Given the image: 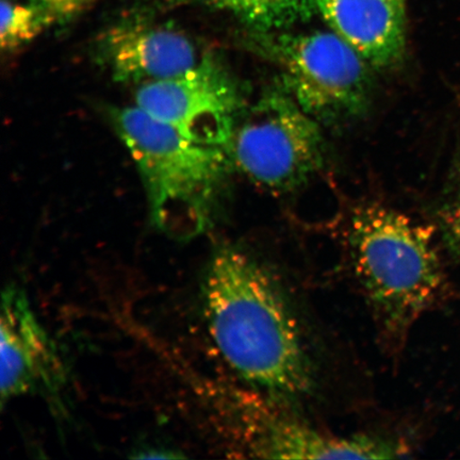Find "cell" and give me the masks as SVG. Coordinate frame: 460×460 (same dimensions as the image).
<instances>
[{
    "instance_id": "7c38bea8",
    "label": "cell",
    "mask_w": 460,
    "mask_h": 460,
    "mask_svg": "<svg viewBox=\"0 0 460 460\" xmlns=\"http://www.w3.org/2000/svg\"><path fill=\"white\" fill-rule=\"evenodd\" d=\"M54 24L53 16L39 0L28 3L2 0L0 43L3 51L14 53Z\"/></svg>"
},
{
    "instance_id": "3957f363",
    "label": "cell",
    "mask_w": 460,
    "mask_h": 460,
    "mask_svg": "<svg viewBox=\"0 0 460 460\" xmlns=\"http://www.w3.org/2000/svg\"><path fill=\"white\" fill-rule=\"evenodd\" d=\"M350 266L379 331L400 345L444 288L433 230L389 207H358L349 218Z\"/></svg>"
},
{
    "instance_id": "8992f818",
    "label": "cell",
    "mask_w": 460,
    "mask_h": 460,
    "mask_svg": "<svg viewBox=\"0 0 460 460\" xmlns=\"http://www.w3.org/2000/svg\"><path fill=\"white\" fill-rule=\"evenodd\" d=\"M234 166L256 186L284 193L306 182L324 163L318 120L280 88L261 97L235 129Z\"/></svg>"
},
{
    "instance_id": "4fadbf2b",
    "label": "cell",
    "mask_w": 460,
    "mask_h": 460,
    "mask_svg": "<svg viewBox=\"0 0 460 460\" xmlns=\"http://www.w3.org/2000/svg\"><path fill=\"white\" fill-rule=\"evenodd\" d=\"M439 226L447 251L460 262V199L442 211Z\"/></svg>"
},
{
    "instance_id": "5b68a950",
    "label": "cell",
    "mask_w": 460,
    "mask_h": 460,
    "mask_svg": "<svg viewBox=\"0 0 460 460\" xmlns=\"http://www.w3.org/2000/svg\"><path fill=\"white\" fill-rule=\"evenodd\" d=\"M261 43L263 55L279 71L281 88L318 122L366 111L369 65L335 32L284 34Z\"/></svg>"
},
{
    "instance_id": "8fae6325",
    "label": "cell",
    "mask_w": 460,
    "mask_h": 460,
    "mask_svg": "<svg viewBox=\"0 0 460 460\" xmlns=\"http://www.w3.org/2000/svg\"><path fill=\"white\" fill-rule=\"evenodd\" d=\"M171 5L205 4L226 11L259 31H272L308 19L314 0H168Z\"/></svg>"
},
{
    "instance_id": "52a82bcc",
    "label": "cell",
    "mask_w": 460,
    "mask_h": 460,
    "mask_svg": "<svg viewBox=\"0 0 460 460\" xmlns=\"http://www.w3.org/2000/svg\"><path fill=\"white\" fill-rule=\"evenodd\" d=\"M136 106L190 140L229 148L244 105L237 79L208 53L177 76L139 85Z\"/></svg>"
},
{
    "instance_id": "9c48e42d",
    "label": "cell",
    "mask_w": 460,
    "mask_h": 460,
    "mask_svg": "<svg viewBox=\"0 0 460 460\" xmlns=\"http://www.w3.org/2000/svg\"><path fill=\"white\" fill-rule=\"evenodd\" d=\"M201 55L185 33L137 17L108 28L94 49L97 65L115 82L137 85L177 76Z\"/></svg>"
},
{
    "instance_id": "ba28073f",
    "label": "cell",
    "mask_w": 460,
    "mask_h": 460,
    "mask_svg": "<svg viewBox=\"0 0 460 460\" xmlns=\"http://www.w3.org/2000/svg\"><path fill=\"white\" fill-rule=\"evenodd\" d=\"M0 336L3 407L22 396H39L48 402L54 415L65 416L70 372L25 290L14 284L3 291Z\"/></svg>"
},
{
    "instance_id": "6da1fadb",
    "label": "cell",
    "mask_w": 460,
    "mask_h": 460,
    "mask_svg": "<svg viewBox=\"0 0 460 460\" xmlns=\"http://www.w3.org/2000/svg\"><path fill=\"white\" fill-rule=\"evenodd\" d=\"M200 296L212 341L247 386L288 405L314 393V366L296 315L257 258L237 245H218Z\"/></svg>"
},
{
    "instance_id": "30bf717a",
    "label": "cell",
    "mask_w": 460,
    "mask_h": 460,
    "mask_svg": "<svg viewBox=\"0 0 460 460\" xmlns=\"http://www.w3.org/2000/svg\"><path fill=\"white\" fill-rule=\"evenodd\" d=\"M332 31L364 58L367 65H398L406 48L405 0H314Z\"/></svg>"
},
{
    "instance_id": "7a4b0ae2",
    "label": "cell",
    "mask_w": 460,
    "mask_h": 460,
    "mask_svg": "<svg viewBox=\"0 0 460 460\" xmlns=\"http://www.w3.org/2000/svg\"><path fill=\"white\" fill-rule=\"evenodd\" d=\"M111 119L139 172L154 226L180 243L208 232L234 168L229 148L190 140L136 105L113 109Z\"/></svg>"
},
{
    "instance_id": "5bb4252c",
    "label": "cell",
    "mask_w": 460,
    "mask_h": 460,
    "mask_svg": "<svg viewBox=\"0 0 460 460\" xmlns=\"http://www.w3.org/2000/svg\"><path fill=\"white\" fill-rule=\"evenodd\" d=\"M55 22H67L83 13L85 9L91 7L95 0H39Z\"/></svg>"
},
{
    "instance_id": "277c9868",
    "label": "cell",
    "mask_w": 460,
    "mask_h": 460,
    "mask_svg": "<svg viewBox=\"0 0 460 460\" xmlns=\"http://www.w3.org/2000/svg\"><path fill=\"white\" fill-rule=\"evenodd\" d=\"M205 400L234 447L266 459H389L404 456L399 442L382 437H338L292 415L285 402L255 389L207 384Z\"/></svg>"
}]
</instances>
